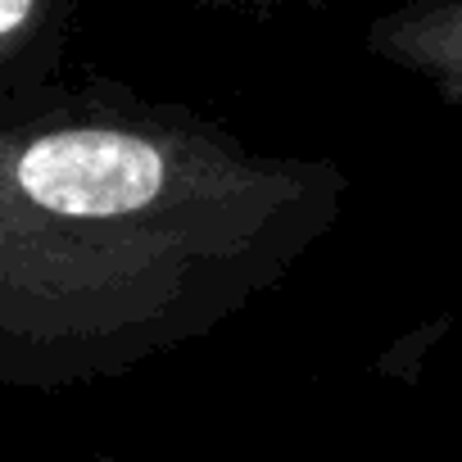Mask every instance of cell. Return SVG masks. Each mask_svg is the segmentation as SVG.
Instances as JSON below:
<instances>
[{
    "instance_id": "cell-1",
    "label": "cell",
    "mask_w": 462,
    "mask_h": 462,
    "mask_svg": "<svg viewBox=\"0 0 462 462\" xmlns=\"http://www.w3.org/2000/svg\"><path fill=\"white\" fill-rule=\"evenodd\" d=\"M349 172L123 78L0 100V385L64 394L208 340L345 213Z\"/></svg>"
},
{
    "instance_id": "cell-2",
    "label": "cell",
    "mask_w": 462,
    "mask_h": 462,
    "mask_svg": "<svg viewBox=\"0 0 462 462\" xmlns=\"http://www.w3.org/2000/svg\"><path fill=\"white\" fill-rule=\"evenodd\" d=\"M363 51L462 105V0H394L363 28Z\"/></svg>"
},
{
    "instance_id": "cell-3",
    "label": "cell",
    "mask_w": 462,
    "mask_h": 462,
    "mask_svg": "<svg viewBox=\"0 0 462 462\" xmlns=\"http://www.w3.org/2000/svg\"><path fill=\"white\" fill-rule=\"evenodd\" d=\"M82 0H0V100L60 82Z\"/></svg>"
},
{
    "instance_id": "cell-4",
    "label": "cell",
    "mask_w": 462,
    "mask_h": 462,
    "mask_svg": "<svg viewBox=\"0 0 462 462\" xmlns=\"http://www.w3.org/2000/svg\"><path fill=\"white\" fill-rule=\"evenodd\" d=\"M199 10H217V14H277V10H309V5H327V0H195Z\"/></svg>"
}]
</instances>
